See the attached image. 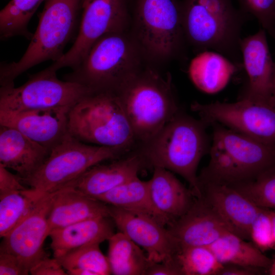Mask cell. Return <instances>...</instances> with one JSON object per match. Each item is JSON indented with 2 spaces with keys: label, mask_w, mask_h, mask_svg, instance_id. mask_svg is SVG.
Returning <instances> with one entry per match:
<instances>
[{
  "label": "cell",
  "mask_w": 275,
  "mask_h": 275,
  "mask_svg": "<svg viewBox=\"0 0 275 275\" xmlns=\"http://www.w3.org/2000/svg\"><path fill=\"white\" fill-rule=\"evenodd\" d=\"M148 185L154 205L171 224L183 216L197 198L172 172L162 168H154Z\"/></svg>",
  "instance_id": "cell-22"
},
{
  "label": "cell",
  "mask_w": 275,
  "mask_h": 275,
  "mask_svg": "<svg viewBox=\"0 0 275 275\" xmlns=\"http://www.w3.org/2000/svg\"><path fill=\"white\" fill-rule=\"evenodd\" d=\"M111 218L97 217L52 230L49 236L54 258L59 259L90 243H100L108 240L114 234Z\"/></svg>",
  "instance_id": "cell-23"
},
{
  "label": "cell",
  "mask_w": 275,
  "mask_h": 275,
  "mask_svg": "<svg viewBox=\"0 0 275 275\" xmlns=\"http://www.w3.org/2000/svg\"><path fill=\"white\" fill-rule=\"evenodd\" d=\"M272 104L275 106V79H274L273 89V92H272Z\"/></svg>",
  "instance_id": "cell-42"
},
{
  "label": "cell",
  "mask_w": 275,
  "mask_h": 275,
  "mask_svg": "<svg viewBox=\"0 0 275 275\" xmlns=\"http://www.w3.org/2000/svg\"><path fill=\"white\" fill-rule=\"evenodd\" d=\"M167 228L181 247L209 246L226 233H233L202 198H196L189 209Z\"/></svg>",
  "instance_id": "cell-18"
},
{
  "label": "cell",
  "mask_w": 275,
  "mask_h": 275,
  "mask_svg": "<svg viewBox=\"0 0 275 275\" xmlns=\"http://www.w3.org/2000/svg\"><path fill=\"white\" fill-rule=\"evenodd\" d=\"M270 214L272 224L273 236L275 243V210H270Z\"/></svg>",
  "instance_id": "cell-40"
},
{
  "label": "cell",
  "mask_w": 275,
  "mask_h": 275,
  "mask_svg": "<svg viewBox=\"0 0 275 275\" xmlns=\"http://www.w3.org/2000/svg\"><path fill=\"white\" fill-rule=\"evenodd\" d=\"M224 265H237L265 270L272 260L253 243L232 232L223 235L208 246Z\"/></svg>",
  "instance_id": "cell-26"
},
{
  "label": "cell",
  "mask_w": 275,
  "mask_h": 275,
  "mask_svg": "<svg viewBox=\"0 0 275 275\" xmlns=\"http://www.w3.org/2000/svg\"><path fill=\"white\" fill-rule=\"evenodd\" d=\"M68 132L81 142L119 147H136L131 124L116 92L91 91L70 109Z\"/></svg>",
  "instance_id": "cell-7"
},
{
  "label": "cell",
  "mask_w": 275,
  "mask_h": 275,
  "mask_svg": "<svg viewBox=\"0 0 275 275\" xmlns=\"http://www.w3.org/2000/svg\"><path fill=\"white\" fill-rule=\"evenodd\" d=\"M131 30L145 60L155 63L177 57L186 43L178 0H129Z\"/></svg>",
  "instance_id": "cell-8"
},
{
  "label": "cell",
  "mask_w": 275,
  "mask_h": 275,
  "mask_svg": "<svg viewBox=\"0 0 275 275\" xmlns=\"http://www.w3.org/2000/svg\"><path fill=\"white\" fill-rule=\"evenodd\" d=\"M108 240L112 274L146 275L151 261L140 246L121 232L114 233Z\"/></svg>",
  "instance_id": "cell-27"
},
{
  "label": "cell",
  "mask_w": 275,
  "mask_h": 275,
  "mask_svg": "<svg viewBox=\"0 0 275 275\" xmlns=\"http://www.w3.org/2000/svg\"><path fill=\"white\" fill-rule=\"evenodd\" d=\"M212 125L210 161L198 176L199 181L233 184L254 179L275 166V145Z\"/></svg>",
  "instance_id": "cell-6"
},
{
  "label": "cell",
  "mask_w": 275,
  "mask_h": 275,
  "mask_svg": "<svg viewBox=\"0 0 275 275\" xmlns=\"http://www.w3.org/2000/svg\"><path fill=\"white\" fill-rule=\"evenodd\" d=\"M99 244L93 243L81 246L57 259L67 270L86 269L95 275L110 274L112 273L107 257L103 254Z\"/></svg>",
  "instance_id": "cell-31"
},
{
  "label": "cell",
  "mask_w": 275,
  "mask_h": 275,
  "mask_svg": "<svg viewBox=\"0 0 275 275\" xmlns=\"http://www.w3.org/2000/svg\"><path fill=\"white\" fill-rule=\"evenodd\" d=\"M82 0H46L36 32L17 62L0 65L1 86H14L20 74L42 62L60 59L79 28Z\"/></svg>",
  "instance_id": "cell-5"
},
{
  "label": "cell",
  "mask_w": 275,
  "mask_h": 275,
  "mask_svg": "<svg viewBox=\"0 0 275 275\" xmlns=\"http://www.w3.org/2000/svg\"><path fill=\"white\" fill-rule=\"evenodd\" d=\"M49 66L30 75L22 85L1 86L0 111L21 112L72 107L91 91L76 82L59 79Z\"/></svg>",
  "instance_id": "cell-10"
},
{
  "label": "cell",
  "mask_w": 275,
  "mask_h": 275,
  "mask_svg": "<svg viewBox=\"0 0 275 275\" xmlns=\"http://www.w3.org/2000/svg\"><path fill=\"white\" fill-rule=\"evenodd\" d=\"M49 153L18 130L0 125V164L15 171L21 182L41 166Z\"/></svg>",
  "instance_id": "cell-20"
},
{
  "label": "cell",
  "mask_w": 275,
  "mask_h": 275,
  "mask_svg": "<svg viewBox=\"0 0 275 275\" xmlns=\"http://www.w3.org/2000/svg\"><path fill=\"white\" fill-rule=\"evenodd\" d=\"M191 109L207 125L217 123L261 142L275 145V106L271 102L247 98L231 103L194 102Z\"/></svg>",
  "instance_id": "cell-12"
},
{
  "label": "cell",
  "mask_w": 275,
  "mask_h": 275,
  "mask_svg": "<svg viewBox=\"0 0 275 275\" xmlns=\"http://www.w3.org/2000/svg\"><path fill=\"white\" fill-rule=\"evenodd\" d=\"M46 0H11L0 12V38L6 40L17 36L31 40L33 34L28 24L34 14Z\"/></svg>",
  "instance_id": "cell-28"
},
{
  "label": "cell",
  "mask_w": 275,
  "mask_h": 275,
  "mask_svg": "<svg viewBox=\"0 0 275 275\" xmlns=\"http://www.w3.org/2000/svg\"><path fill=\"white\" fill-rule=\"evenodd\" d=\"M266 31L261 28L240 42L242 67L247 84L241 98L272 102L275 79V62L268 46Z\"/></svg>",
  "instance_id": "cell-15"
},
{
  "label": "cell",
  "mask_w": 275,
  "mask_h": 275,
  "mask_svg": "<svg viewBox=\"0 0 275 275\" xmlns=\"http://www.w3.org/2000/svg\"><path fill=\"white\" fill-rule=\"evenodd\" d=\"M33 275H65L67 274L59 260L45 256L30 269Z\"/></svg>",
  "instance_id": "cell-35"
},
{
  "label": "cell",
  "mask_w": 275,
  "mask_h": 275,
  "mask_svg": "<svg viewBox=\"0 0 275 275\" xmlns=\"http://www.w3.org/2000/svg\"><path fill=\"white\" fill-rule=\"evenodd\" d=\"M262 269L237 265H224L219 275H253Z\"/></svg>",
  "instance_id": "cell-39"
},
{
  "label": "cell",
  "mask_w": 275,
  "mask_h": 275,
  "mask_svg": "<svg viewBox=\"0 0 275 275\" xmlns=\"http://www.w3.org/2000/svg\"><path fill=\"white\" fill-rule=\"evenodd\" d=\"M42 196L31 188L0 194L1 237L6 236Z\"/></svg>",
  "instance_id": "cell-29"
},
{
  "label": "cell",
  "mask_w": 275,
  "mask_h": 275,
  "mask_svg": "<svg viewBox=\"0 0 275 275\" xmlns=\"http://www.w3.org/2000/svg\"><path fill=\"white\" fill-rule=\"evenodd\" d=\"M110 217L109 206L70 186L54 191L48 216L50 232L86 219Z\"/></svg>",
  "instance_id": "cell-21"
},
{
  "label": "cell",
  "mask_w": 275,
  "mask_h": 275,
  "mask_svg": "<svg viewBox=\"0 0 275 275\" xmlns=\"http://www.w3.org/2000/svg\"><path fill=\"white\" fill-rule=\"evenodd\" d=\"M146 275H182V273L176 258L162 262L151 261Z\"/></svg>",
  "instance_id": "cell-38"
},
{
  "label": "cell",
  "mask_w": 275,
  "mask_h": 275,
  "mask_svg": "<svg viewBox=\"0 0 275 275\" xmlns=\"http://www.w3.org/2000/svg\"><path fill=\"white\" fill-rule=\"evenodd\" d=\"M116 93L136 147L151 140L179 112L170 74L165 78L150 67L143 68Z\"/></svg>",
  "instance_id": "cell-4"
},
{
  "label": "cell",
  "mask_w": 275,
  "mask_h": 275,
  "mask_svg": "<svg viewBox=\"0 0 275 275\" xmlns=\"http://www.w3.org/2000/svg\"><path fill=\"white\" fill-rule=\"evenodd\" d=\"M266 273L270 275H275V259L272 260L271 264L267 269Z\"/></svg>",
  "instance_id": "cell-41"
},
{
  "label": "cell",
  "mask_w": 275,
  "mask_h": 275,
  "mask_svg": "<svg viewBox=\"0 0 275 275\" xmlns=\"http://www.w3.org/2000/svg\"><path fill=\"white\" fill-rule=\"evenodd\" d=\"M71 107L21 112L0 111V125L14 128L50 152L69 133Z\"/></svg>",
  "instance_id": "cell-17"
},
{
  "label": "cell",
  "mask_w": 275,
  "mask_h": 275,
  "mask_svg": "<svg viewBox=\"0 0 275 275\" xmlns=\"http://www.w3.org/2000/svg\"><path fill=\"white\" fill-rule=\"evenodd\" d=\"M201 197L229 226L233 233L250 239L251 225L263 208L231 185L199 181Z\"/></svg>",
  "instance_id": "cell-16"
},
{
  "label": "cell",
  "mask_w": 275,
  "mask_h": 275,
  "mask_svg": "<svg viewBox=\"0 0 275 275\" xmlns=\"http://www.w3.org/2000/svg\"><path fill=\"white\" fill-rule=\"evenodd\" d=\"M238 67L224 55L212 50L199 52L190 62L188 73L201 91L213 94L223 90Z\"/></svg>",
  "instance_id": "cell-25"
},
{
  "label": "cell",
  "mask_w": 275,
  "mask_h": 275,
  "mask_svg": "<svg viewBox=\"0 0 275 275\" xmlns=\"http://www.w3.org/2000/svg\"><path fill=\"white\" fill-rule=\"evenodd\" d=\"M145 60L129 30L104 35L64 80L91 91L116 92L143 68Z\"/></svg>",
  "instance_id": "cell-3"
},
{
  "label": "cell",
  "mask_w": 275,
  "mask_h": 275,
  "mask_svg": "<svg viewBox=\"0 0 275 275\" xmlns=\"http://www.w3.org/2000/svg\"><path fill=\"white\" fill-rule=\"evenodd\" d=\"M178 113L151 140L134 150L146 164L160 167L182 177L197 198L201 197L197 171L208 146L205 126Z\"/></svg>",
  "instance_id": "cell-2"
},
{
  "label": "cell",
  "mask_w": 275,
  "mask_h": 275,
  "mask_svg": "<svg viewBox=\"0 0 275 275\" xmlns=\"http://www.w3.org/2000/svg\"><path fill=\"white\" fill-rule=\"evenodd\" d=\"M130 152L119 147L88 145L68 133L51 149L41 166L22 182L43 196L65 187L93 166Z\"/></svg>",
  "instance_id": "cell-9"
},
{
  "label": "cell",
  "mask_w": 275,
  "mask_h": 275,
  "mask_svg": "<svg viewBox=\"0 0 275 275\" xmlns=\"http://www.w3.org/2000/svg\"><path fill=\"white\" fill-rule=\"evenodd\" d=\"M230 185L259 207L275 210V166L254 179Z\"/></svg>",
  "instance_id": "cell-32"
},
{
  "label": "cell",
  "mask_w": 275,
  "mask_h": 275,
  "mask_svg": "<svg viewBox=\"0 0 275 275\" xmlns=\"http://www.w3.org/2000/svg\"><path fill=\"white\" fill-rule=\"evenodd\" d=\"M106 204L149 217L168 227L171 222L154 205L148 181L138 176L95 198Z\"/></svg>",
  "instance_id": "cell-24"
},
{
  "label": "cell",
  "mask_w": 275,
  "mask_h": 275,
  "mask_svg": "<svg viewBox=\"0 0 275 275\" xmlns=\"http://www.w3.org/2000/svg\"><path fill=\"white\" fill-rule=\"evenodd\" d=\"M176 259L182 275H219L224 267L208 246L181 247Z\"/></svg>",
  "instance_id": "cell-30"
},
{
  "label": "cell",
  "mask_w": 275,
  "mask_h": 275,
  "mask_svg": "<svg viewBox=\"0 0 275 275\" xmlns=\"http://www.w3.org/2000/svg\"><path fill=\"white\" fill-rule=\"evenodd\" d=\"M250 237L263 252L275 248L269 209L263 208L258 215L251 225Z\"/></svg>",
  "instance_id": "cell-34"
},
{
  "label": "cell",
  "mask_w": 275,
  "mask_h": 275,
  "mask_svg": "<svg viewBox=\"0 0 275 275\" xmlns=\"http://www.w3.org/2000/svg\"><path fill=\"white\" fill-rule=\"evenodd\" d=\"M29 271L13 255L0 251L1 275H25Z\"/></svg>",
  "instance_id": "cell-36"
},
{
  "label": "cell",
  "mask_w": 275,
  "mask_h": 275,
  "mask_svg": "<svg viewBox=\"0 0 275 275\" xmlns=\"http://www.w3.org/2000/svg\"><path fill=\"white\" fill-rule=\"evenodd\" d=\"M129 0H82L78 33L71 48L49 67L72 69L83 60L94 43L105 34L129 30Z\"/></svg>",
  "instance_id": "cell-11"
},
{
  "label": "cell",
  "mask_w": 275,
  "mask_h": 275,
  "mask_svg": "<svg viewBox=\"0 0 275 275\" xmlns=\"http://www.w3.org/2000/svg\"><path fill=\"white\" fill-rule=\"evenodd\" d=\"M145 164L143 157L133 150L109 163L93 166L65 187L96 198L137 176Z\"/></svg>",
  "instance_id": "cell-19"
},
{
  "label": "cell",
  "mask_w": 275,
  "mask_h": 275,
  "mask_svg": "<svg viewBox=\"0 0 275 275\" xmlns=\"http://www.w3.org/2000/svg\"><path fill=\"white\" fill-rule=\"evenodd\" d=\"M54 192L42 196L20 222L4 237L0 251L15 256L29 271L46 256L43 246L49 236L48 216Z\"/></svg>",
  "instance_id": "cell-13"
},
{
  "label": "cell",
  "mask_w": 275,
  "mask_h": 275,
  "mask_svg": "<svg viewBox=\"0 0 275 275\" xmlns=\"http://www.w3.org/2000/svg\"><path fill=\"white\" fill-rule=\"evenodd\" d=\"M239 8L257 19L267 33L275 38V0H236Z\"/></svg>",
  "instance_id": "cell-33"
},
{
  "label": "cell",
  "mask_w": 275,
  "mask_h": 275,
  "mask_svg": "<svg viewBox=\"0 0 275 275\" xmlns=\"http://www.w3.org/2000/svg\"><path fill=\"white\" fill-rule=\"evenodd\" d=\"M17 175L10 172L0 164V194L26 189Z\"/></svg>",
  "instance_id": "cell-37"
},
{
  "label": "cell",
  "mask_w": 275,
  "mask_h": 275,
  "mask_svg": "<svg viewBox=\"0 0 275 275\" xmlns=\"http://www.w3.org/2000/svg\"><path fill=\"white\" fill-rule=\"evenodd\" d=\"M182 25L186 43L199 52L220 53L242 67L241 33L248 15L233 0H182Z\"/></svg>",
  "instance_id": "cell-1"
},
{
  "label": "cell",
  "mask_w": 275,
  "mask_h": 275,
  "mask_svg": "<svg viewBox=\"0 0 275 275\" xmlns=\"http://www.w3.org/2000/svg\"><path fill=\"white\" fill-rule=\"evenodd\" d=\"M109 216L120 230L147 252L153 262L176 259L181 249L168 228L146 216L109 205Z\"/></svg>",
  "instance_id": "cell-14"
}]
</instances>
